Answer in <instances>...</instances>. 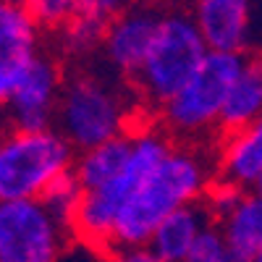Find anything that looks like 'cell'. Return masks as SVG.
Wrapping results in <instances>:
<instances>
[{
	"instance_id": "6da1fadb",
	"label": "cell",
	"mask_w": 262,
	"mask_h": 262,
	"mask_svg": "<svg viewBox=\"0 0 262 262\" xmlns=\"http://www.w3.org/2000/svg\"><path fill=\"white\" fill-rule=\"evenodd\" d=\"M215 176V149H210V144L176 142L158 170H152L123 202L116 221L113 247L149 244L155 228L170 212L202 202Z\"/></svg>"
},
{
	"instance_id": "7a4b0ae2",
	"label": "cell",
	"mask_w": 262,
	"mask_h": 262,
	"mask_svg": "<svg viewBox=\"0 0 262 262\" xmlns=\"http://www.w3.org/2000/svg\"><path fill=\"white\" fill-rule=\"evenodd\" d=\"M144 118V105L113 71L76 69L66 74L55 128L76 152L123 137Z\"/></svg>"
},
{
	"instance_id": "3957f363",
	"label": "cell",
	"mask_w": 262,
	"mask_h": 262,
	"mask_svg": "<svg viewBox=\"0 0 262 262\" xmlns=\"http://www.w3.org/2000/svg\"><path fill=\"white\" fill-rule=\"evenodd\" d=\"M247 63L244 53L210 50L196 74L158 111V123L176 142H215L226 95Z\"/></svg>"
},
{
	"instance_id": "277c9868",
	"label": "cell",
	"mask_w": 262,
	"mask_h": 262,
	"mask_svg": "<svg viewBox=\"0 0 262 262\" xmlns=\"http://www.w3.org/2000/svg\"><path fill=\"white\" fill-rule=\"evenodd\" d=\"M207 53L210 48L189 11H163L152 48L137 76L131 79L139 102L152 111H160L196 74Z\"/></svg>"
},
{
	"instance_id": "5b68a950",
	"label": "cell",
	"mask_w": 262,
	"mask_h": 262,
	"mask_svg": "<svg viewBox=\"0 0 262 262\" xmlns=\"http://www.w3.org/2000/svg\"><path fill=\"white\" fill-rule=\"evenodd\" d=\"M76 149L60 131L0 128V200H39L53 179L71 170Z\"/></svg>"
},
{
	"instance_id": "8992f818",
	"label": "cell",
	"mask_w": 262,
	"mask_h": 262,
	"mask_svg": "<svg viewBox=\"0 0 262 262\" xmlns=\"http://www.w3.org/2000/svg\"><path fill=\"white\" fill-rule=\"evenodd\" d=\"M71 238L42 200H0V262H63Z\"/></svg>"
},
{
	"instance_id": "52a82bcc",
	"label": "cell",
	"mask_w": 262,
	"mask_h": 262,
	"mask_svg": "<svg viewBox=\"0 0 262 262\" xmlns=\"http://www.w3.org/2000/svg\"><path fill=\"white\" fill-rule=\"evenodd\" d=\"M63 84V63L53 53L39 50L16 76L13 92L6 105V126L24 131L53 128Z\"/></svg>"
},
{
	"instance_id": "ba28073f",
	"label": "cell",
	"mask_w": 262,
	"mask_h": 262,
	"mask_svg": "<svg viewBox=\"0 0 262 262\" xmlns=\"http://www.w3.org/2000/svg\"><path fill=\"white\" fill-rule=\"evenodd\" d=\"M160 13L163 11L149 6H128L126 11L107 21L100 53L113 74H118L121 79L137 76L152 48V39H155Z\"/></svg>"
},
{
	"instance_id": "9c48e42d",
	"label": "cell",
	"mask_w": 262,
	"mask_h": 262,
	"mask_svg": "<svg viewBox=\"0 0 262 262\" xmlns=\"http://www.w3.org/2000/svg\"><path fill=\"white\" fill-rule=\"evenodd\" d=\"M189 13L210 50L244 53L249 37V0H191Z\"/></svg>"
},
{
	"instance_id": "30bf717a",
	"label": "cell",
	"mask_w": 262,
	"mask_h": 262,
	"mask_svg": "<svg viewBox=\"0 0 262 262\" xmlns=\"http://www.w3.org/2000/svg\"><path fill=\"white\" fill-rule=\"evenodd\" d=\"M212 149L217 176L242 189H254L262 176V116L242 131L217 137Z\"/></svg>"
},
{
	"instance_id": "8fae6325",
	"label": "cell",
	"mask_w": 262,
	"mask_h": 262,
	"mask_svg": "<svg viewBox=\"0 0 262 262\" xmlns=\"http://www.w3.org/2000/svg\"><path fill=\"white\" fill-rule=\"evenodd\" d=\"M212 226L215 221L202 202L179 207L155 228V233L149 238V249L163 262H186L196 242L202 238V233L210 231Z\"/></svg>"
},
{
	"instance_id": "7c38bea8",
	"label": "cell",
	"mask_w": 262,
	"mask_h": 262,
	"mask_svg": "<svg viewBox=\"0 0 262 262\" xmlns=\"http://www.w3.org/2000/svg\"><path fill=\"white\" fill-rule=\"evenodd\" d=\"M42 34L27 6L0 0V71L18 74L42 50Z\"/></svg>"
},
{
	"instance_id": "4fadbf2b",
	"label": "cell",
	"mask_w": 262,
	"mask_h": 262,
	"mask_svg": "<svg viewBox=\"0 0 262 262\" xmlns=\"http://www.w3.org/2000/svg\"><path fill=\"white\" fill-rule=\"evenodd\" d=\"M215 228L221 231L226 247L233 254L254 262V257L262 252V194L249 189L242 202L215 223Z\"/></svg>"
},
{
	"instance_id": "5bb4252c",
	"label": "cell",
	"mask_w": 262,
	"mask_h": 262,
	"mask_svg": "<svg viewBox=\"0 0 262 262\" xmlns=\"http://www.w3.org/2000/svg\"><path fill=\"white\" fill-rule=\"evenodd\" d=\"M259 116H262V69L259 63L249 60L226 95L221 121H217V137L242 131L249 123H254Z\"/></svg>"
},
{
	"instance_id": "9a60e30c",
	"label": "cell",
	"mask_w": 262,
	"mask_h": 262,
	"mask_svg": "<svg viewBox=\"0 0 262 262\" xmlns=\"http://www.w3.org/2000/svg\"><path fill=\"white\" fill-rule=\"evenodd\" d=\"M128 152H131V131L123 137L111 139V142H102L92 149L76 152L74 173H76L81 189L92 191V189H100L105 184H111L113 179H118L121 170L126 168Z\"/></svg>"
},
{
	"instance_id": "2e32d148",
	"label": "cell",
	"mask_w": 262,
	"mask_h": 262,
	"mask_svg": "<svg viewBox=\"0 0 262 262\" xmlns=\"http://www.w3.org/2000/svg\"><path fill=\"white\" fill-rule=\"evenodd\" d=\"M105 29H107V21L97 18L92 13H79L76 18H71L55 37L58 42V50L66 58H74V60H84V58H92L95 53L102 50V42H105Z\"/></svg>"
},
{
	"instance_id": "e0dca14e",
	"label": "cell",
	"mask_w": 262,
	"mask_h": 262,
	"mask_svg": "<svg viewBox=\"0 0 262 262\" xmlns=\"http://www.w3.org/2000/svg\"><path fill=\"white\" fill-rule=\"evenodd\" d=\"M81 194H84V189H81L76 173L71 168V170L60 173L58 179H53L50 186L42 191L39 200H42V205H45L60 223H66V226L71 228V217H74V212H76V207L81 202Z\"/></svg>"
},
{
	"instance_id": "ac0fdd59",
	"label": "cell",
	"mask_w": 262,
	"mask_h": 262,
	"mask_svg": "<svg viewBox=\"0 0 262 262\" xmlns=\"http://www.w3.org/2000/svg\"><path fill=\"white\" fill-rule=\"evenodd\" d=\"M32 18L45 34H58L71 18L81 13V0H27Z\"/></svg>"
},
{
	"instance_id": "d6986e66",
	"label": "cell",
	"mask_w": 262,
	"mask_h": 262,
	"mask_svg": "<svg viewBox=\"0 0 262 262\" xmlns=\"http://www.w3.org/2000/svg\"><path fill=\"white\" fill-rule=\"evenodd\" d=\"M249 189H242L238 184L228 181V179H221V176H215L212 184L207 186L205 196H202V205L205 210L212 215V221L217 223L221 217H226L238 202H242V196L247 194Z\"/></svg>"
},
{
	"instance_id": "ffe728a7",
	"label": "cell",
	"mask_w": 262,
	"mask_h": 262,
	"mask_svg": "<svg viewBox=\"0 0 262 262\" xmlns=\"http://www.w3.org/2000/svg\"><path fill=\"white\" fill-rule=\"evenodd\" d=\"M186 262H249V259H242L238 254H233L226 247L221 231L212 226L210 231L202 233V238L196 242V247L191 249V254H189Z\"/></svg>"
},
{
	"instance_id": "44dd1931",
	"label": "cell",
	"mask_w": 262,
	"mask_h": 262,
	"mask_svg": "<svg viewBox=\"0 0 262 262\" xmlns=\"http://www.w3.org/2000/svg\"><path fill=\"white\" fill-rule=\"evenodd\" d=\"M102 262H163V259L149 249V244H144V247H113L111 252H105Z\"/></svg>"
},
{
	"instance_id": "7402d4cb",
	"label": "cell",
	"mask_w": 262,
	"mask_h": 262,
	"mask_svg": "<svg viewBox=\"0 0 262 262\" xmlns=\"http://www.w3.org/2000/svg\"><path fill=\"white\" fill-rule=\"evenodd\" d=\"M126 8H128V0H81L84 13H92V16L105 18V21H111L113 16H118Z\"/></svg>"
},
{
	"instance_id": "603a6c76",
	"label": "cell",
	"mask_w": 262,
	"mask_h": 262,
	"mask_svg": "<svg viewBox=\"0 0 262 262\" xmlns=\"http://www.w3.org/2000/svg\"><path fill=\"white\" fill-rule=\"evenodd\" d=\"M254 191H257V194H262V176L257 179V184H254Z\"/></svg>"
},
{
	"instance_id": "cb8c5ba5",
	"label": "cell",
	"mask_w": 262,
	"mask_h": 262,
	"mask_svg": "<svg viewBox=\"0 0 262 262\" xmlns=\"http://www.w3.org/2000/svg\"><path fill=\"white\" fill-rule=\"evenodd\" d=\"M254 262H262V252H259V254H257V257H254Z\"/></svg>"
},
{
	"instance_id": "d4e9b609",
	"label": "cell",
	"mask_w": 262,
	"mask_h": 262,
	"mask_svg": "<svg viewBox=\"0 0 262 262\" xmlns=\"http://www.w3.org/2000/svg\"><path fill=\"white\" fill-rule=\"evenodd\" d=\"M13 3H21V6H27V0H13Z\"/></svg>"
},
{
	"instance_id": "484cf974",
	"label": "cell",
	"mask_w": 262,
	"mask_h": 262,
	"mask_svg": "<svg viewBox=\"0 0 262 262\" xmlns=\"http://www.w3.org/2000/svg\"><path fill=\"white\" fill-rule=\"evenodd\" d=\"M257 63H259V69H262V58H259V60H257Z\"/></svg>"
}]
</instances>
